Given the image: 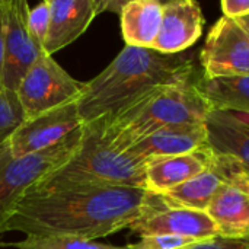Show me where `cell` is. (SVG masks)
Masks as SVG:
<instances>
[{"mask_svg": "<svg viewBox=\"0 0 249 249\" xmlns=\"http://www.w3.org/2000/svg\"><path fill=\"white\" fill-rule=\"evenodd\" d=\"M194 88L212 111L249 115V74L194 79Z\"/></svg>", "mask_w": 249, "mask_h": 249, "instance_id": "cell-19", "label": "cell"}, {"mask_svg": "<svg viewBox=\"0 0 249 249\" xmlns=\"http://www.w3.org/2000/svg\"><path fill=\"white\" fill-rule=\"evenodd\" d=\"M229 159L228 181L216 191L206 213L217 233L228 239L249 238V171L233 158Z\"/></svg>", "mask_w": 249, "mask_h": 249, "instance_id": "cell-8", "label": "cell"}, {"mask_svg": "<svg viewBox=\"0 0 249 249\" xmlns=\"http://www.w3.org/2000/svg\"><path fill=\"white\" fill-rule=\"evenodd\" d=\"M4 245L16 249H131L130 245L117 247L70 236H26L23 241Z\"/></svg>", "mask_w": 249, "mask_h": 249, "instance_id": "cell-20", "label": "cell"}, {"mask_svg": "<svg viewBox=\"0 0 249 249\" xmlns=\"http://www.w3.org/2000/svg\"><path fill=\"white\" fill-rule=\"evenodd\" d=\"M228 156L213 152L212 163L204 172L159 197L169 207L206 212L216 191L228 181Z\"/></svg>", "mask_w": 249, "mask_h": 249, "instance_id": "cell-16", "label": "cell"}, {"mask_svg": "<svg viewBox=\"0 0 249 249\" xmlns=\"http://www.w3.org/2000/svg\"><path fill=\"white\" fill-rule=\"evenodd\" d=\"M235 20H236V23L242 28V31L249 36V15L242 16V18H239V19H235Z\"/></svg>", "mask_w": 249, "mask_h": 249, "instance_id": "cell-27", "label": "cell"}, {"mask_svg": "<svg viewBox=\"0 0 249 249\" xmlns=\"http://www.w3.org/2000/svg\"><path fill=\"white\" fill-rule=\"evenodd\" d=\"M85 88L47 53H41L16 89L25 120L77 102Z\"/></svg>", "mask_w": 249, "mask_h": 249, "instance_id": "cell-6", "label": "cell"}, {"mask_svg": "<svg viewBox=\"0 0 249 249\" xmlns=\"http://www.w3.org/2000/svg\"><path fill=\"white\" fill-rule=\"evenodd\" d=\"M206 128L207 144L214 153L233 158L249 171V115L210 111Z\"/></svg>", "mask_w": 249, "mask_h": 249, "instance_id": "cell-17", "label": "cell"}, {"mask_svg": "<svg viewBox=\"0 0 249 249\" xmlns=\"http://www.w3.org/2000/svg\"><path fill=\"white\" fill-rule=\"evenodd\" d=\"M213 159V150L206 147L171 158H156L146 162V190L162 196L204 172Z\"/></svg>", "mask_w": 249, "mask_h": 249, "instance_id": "cell-14", "label": "cell"}, {"mask_svg": "<svg viewBox=\"0 0 249 249\" xmlns=\"http://www.w3.org/2000/svg\"><path fill=\"white\" fill-rule=\"evenodd\" d=\"M139 236L147 235H175L206 241L219 236L214 222L206 212L181 207H169L159 197V203L140 220L130 226Z\"/></svg>", "mask_w": 249, "mask_h": 249, "instance_id": "cell-11", "label": "cell"}, {"mask_svg": "<svg viewBox=\"0 0 249 249\" xmlns=\"http://www.w3.org/2000/svg\"><path fill=\"white\" fill-rule=\"evenodd\" d=\"M98 0H50V28L44 51L48 55L63 50L86 32L98 16Z\"/></svg>", "mask_w": 249, "mask_h": 249, "instance_id": "cell-13", "label": "cell"}, {"mask_svg": "<svg viewBox=\"0 0 249 249\" xmlns=\"http://www.w3.org/2000/svg\"><path fill=\"white\" fill-rule=\"evenodd\" d=\"M50 18H51L50 0H44L39 4H36L34 9H29L28 29H29V34L34 39V42L41 50H44V47H45L47 34H48V28H50Z\"/></svg>", "mask_w": 249, "mask_h": 249, "instance_id": "cell-22", "label": "cell"}, {"mask_svg": "<svg viewBox=\"0 0 249 249\" xmlns=\"http://www.w3.org/2000/svg\"><path fill=\"white\" fill-rule=\"evenodd\" d=\"M203 23V12L197 1L174 0L165 3L160 31L152 50L169 55L188 50L201 36Z\"/></svg>", "mask_w": 249, "mask_h": 249, "instance_id": "cell-12", "label": "cell"}, {"mask_svg": "<svg viewBox=\"0 0 249 249\" xmlns=\"http://www.w3.org/2000/svg\"><path fill=\"white\" fill-rule=\"evenodd\" d=\"M6 39L0 85L16 92L19 83L41 55L45 53L32 39L28 29L29 6L25 0H4Z\"/></svg>", "mask_w": 249, "mask_h": 249, "instance_id": "cell-10", "label": "cell"}, {"mask_svg": "<svg viewBox=\"0 0 249 249\" xmlns=\"http://www.w3.org/2000/svg\"><path fill=\"white\" fill-rule=\"evenodd\" d=\"M4 39H6V9H4V0H0V76H1L3 58H4Z\"/></svg>", "mask_w": 249, "mask_h": 249, "instance_id": "cell-26", "label": "cell"}, {"mask_svg": "<svg viewBox=\"0 0 249 249\" xmlns=\"http://www.w3.org/2000/svg\"><path fill=\"white\" fill-rule=\"evenodd\" d=\"M194 77L190 55L128 47L93 79L85 82L77 111L83 124L109 118L156 88Z\"/></svg>", "mask_w": 249, "mask_h": 249, "instance_id": "cell-2", "label": "cell"}, {"mask_svg": "<svg viewBox=\"0 0 249 249\" xmlns=\"http://www.w3.org/2000/svg\"><path fill=\"white\" fill-rule=\"evenodd\" d=\"M197 242L200 241L175 235H147L140 236V241L130 247L131 249H185Z\"/></svg>", "mask_w": 249, "mask_h": 249, "instance_id": "cell-23", "label": "cell"}, {"mask_svg": "<svg viewBox=\"0 0 249 249\" xmlns=\"http://www.w3.org/2000/svg\"><path fill=\"white\" fill-rule=\"evenodd\" d=\"M82 133L83 125L61 143L18 159L10 156L7 142L0 146V233H3L6 223L25 194L41 178L73 156L80 144Z\"/></svg>", "mask_w": 249, "mask_h": 249, "instance_id": "cell-5", "label": "cell"}, {"mask_svg": "<svg viewBox=\"0 0 249 249\" xmlns=\"http://www.w3.org/2000/svg\"><path fill=\"white\" fill-rule=\"evenodd\" d=\"M159 203V196L133 187H66L25 194L3 233L70 236L88 241L130 229Z\"/></svg>", "mask_w": 249, "mask_h": 249, "instance_id": "cell-1", "label": "cell"}, {"mask_svg": "<svg viewBox=\"0 0 249 249\" xmlns=\"http://www.w3.org/2000/svg\"><path fill=\"white\" fill-rule=\"evenodd\" d=\"M163 3L158 0H130L124 4L120 19L125 45L153 48L162 23Z\"/></svg>", "mask_w": 249, "mask_h": 249, "instance_id": "cell-18", "label": "cell"}, {"mask_svg": "<svg viewBox=\"0 0 249 249\" xmlns=\"http://www.w3.org/2000/svg\"><path fill=\"white\" fill-rule=\"evenodd\" d=\"M223 16L229 19H239L249 15V0H223L222 1Z\"/></svg>", "mask_w": 249, "mask_h": 249, "instance_id": "cell-25", "label": "cell"}, {"mask_svg": "<svg viewBox=\"0 0 249 249\" xmlns=\"http://www.w3.org/2000/svg\"><path fill=\"white\" fill-rule=\"evenodd\" d=\"M185 249H249L248 239H228L222 236H216L212 239L200 241Z\"/></svg>", "mask_w": 249, "mask_h": 249, "instance_id": "cell-24", "label": "cell"}, {"mask_svg": "<svg viewBox=\"0 0 249 249\" xmlns=\"http://www.w3.org/2000/svg\"><path fill=\"white\" fill-rule=\"evenodd\" d=\"M66 187L146 190V162L125 150L115 149L107 139L101 120H95L83 124L80 144L73 156L41 178L28 193Z\"/></svg>", "mask_w": 249, "mask_h": 249, "instance_id": "cell-4", "label": "cell"}, {"mask_svg": "<svg viewBox=\"0 0 249 249\" xmlns=\"http://www.w3.org/2000/svg\"><path fill=\"white\" fill-rule=\"evenodd\" d=\"M82 125L83 121L76 102L54 108L34 118L23 120L7 140L9 153L13 159H18L42 152L61 143Z\"/></svg>", "mask_w": 249, "mask_h": 249, "instance_id": "cell-9", "label": "cell"}, {"mask_svg": "<svg viewBox=\"0 0 249 249\" xmlns=\"http://www.w3.org/2000/svg\"><path fill=\"white\" fill-rule=\"evenodd\" d=\"M204 79L249 74V36L236 20L222 16L200 51Z\"/></svg>", "mask_w": 249, "mask_h": 249, "instance_id": "cell-7", "label": "cell"}, {"mask_svg": "<svg viewBox=\"0 0 249 249\" xmlns=\"http://www.w3.org/2000/svg\"><path fill=\"white\" fill-rule=\"evenodd\" d=\"M207 146L206 123L162 128L134 143L125 152L147 162L156 158H171L200 150Z\"/></svg>", "mask_w": 249, "mask_h": 249, "instance_id": "cell-15", "label": "cell"}, {"mask_svg": "<svg viewBox=\"0 0 249 249\" xmlns=\"http://www.w3.org/2000/svg\"><path fill=\"white\" fill-rule=\"evenodd\" d=\"M23 120V109L16 92L0 85V146L12 137Z\"/></svg>", "mask_w": 249, "mask_h": 249, "instance_id": "cell-21", "label": "cell"}, {"mask_svg": "<svg viewBox=\"0 0 249 249\" xmlns=\"http://www.w3.org/2000/svg\"><path fill=\"white\" fill-rule=\"evenodd\" d=\"M210 111L190 77L156 88L118 114L99 120L109 143L124 152L162 128L206 123Z\"/></svg>", "mask_w": 249, "mask_h": 249, "instance_id": "cell-3", "label": "cell"}]
</instances>
